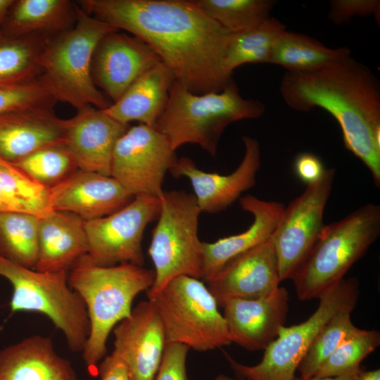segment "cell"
I'll return each mask as SVG.
<instances>
[{
	"label": "cell",
	"instance_id": "6da1fadb",
	"mask_svg": "<svg viewBox=\"0 0 380 380\" xmlns=\"http://www.w3.org/2000/svg\"><path fill=\"white\" fill-rule=\"evenodd\" d=\"M80 7L112 27L141 39L196 94L222 91L232 77L224 59L229 32L196 0H82Z\"/></svg>",
	"mask_w": 380,
	"mask_h": 380
},
{
	"label": "cell",
	"instance_id": "7a4b0ae2",
	"mask_svg": "<svg viewBox=\"0 0 380 380\" xmlns=\"http://www.w3.org/2000/svg\"><path fill=\"white\" fill-rule=\"evenodd\" d=\"M288 106L299 111L321 108L338 123L344 146L380 185V86L372 70L350 56L320 68L288 72L279 85Z\"/></svg>",
	"mask_w": 380,
	"mask_h": 380
},
{
	"label": "cell",
	"instance_id": "3957f363",
	"mask_svg": "<svg viewBox=\"0 0 380 380\" xmlns=\"http://www.w3.org/2000/svg\"><path fill=\"white\" fill-rule=\"evenodd\" d=\"M68 272V284L80 296L87 311L90 331L82 356L89 373L95 376L106 354L110 331L130 316L134 298L153 286L155 272L131 263L98 265L87 254Z\"/></svg>",
	"mask_w": 380,
	"mask_h": 380
},
{
	"label": "cell",
	"instance_id": "277c9868",
	"mask_svg": "<svg viewBox=\"0 0 380 380\" xmlns=\"http://www.w3.org/2000/svg\"><path fill=\"white\" fill-rule=\"evenodd\" d=\"M265 111L263 103L241 96L232 78L222 91L203 94H194L175 81L155 128L167 138L175 151L193 144L215 156L229 125L258 118Z\"/></svg>",
	"mask_w": 380,
	"mask_h": 380
},
{
	"label": "cell",
	"instance_id": "5b68a950",
	"mask_svg": "<svg viewBox=\"0 0 380 380\" xmlns=\"http://www.w3.org/2000/svg\"><path fill=\"white\" fill-rule=\"evenodd\" d=\"M77 5L75 25L45 45L39 79L56 102L67 103L77 110L89 106L104 110L111 103L93 82L91 59L99 41L108 32L119 30Z\"/></svg>",
	"mask_w": 380,
	"mask_h": 380
},
{
	"label": "cell",
	"instance_id": "8992f818",
	"mask_svg": "<svg viewBox=\"0 0 380 380\" xmlns=\"http://www.w3.org/2000/svg\"><path fill=\"white\" fill-rule=\"evenodd\" d=\"M380 234V207L367 203L324 225L293 280L298 299L319 298L338 283Z\"/></svg>",
	"mask_w": 380,
	"mask_h": 380
},
{
	"label": "cell",
	"instance_id": "52a82bcc",
	"mask_svg": "<svg viewBox=\"0 0 380 380\" xmlns=\"http://www.w3.org/2000/svg\"><path fill=\"white\" fill-rule=\"evenodd\" d=\"M201 213L193 194L164 191L148 250L155 272L148 300L177 277L203 278V241L198 234Z\"/></svg>",
	"mask_w": 380,
	"mask_h": 380
},
{
	"label": "cell",
	"instance_id": "ba28073f",
	"mask_svg": "<svg viewBox=\"0 0 380 380\" xmlns=\"http://www.w3.org/2000/svg\"><path fill=\"white\" fill-rule=\"evenodd\" d=\"M68 273L38 271L0 255V276L13 286L11 311L46 315L63 332L69 348L82 352L89 334V320L83 300L68 284Z\"/></svg>",
	"mask_w": 380,
	"mask_h": 380
},
{
	"label": "cell",
	"instance_id": "9c48e42d",
	"mask_svg": "<svg viewBox=\"0 0 380 380\" xmlns=\"http://www.w3.org/2000/svg\"><path fill=\"white\" fill-rule=\"evenodd\" d=\"M149 300L161 321L166 343H182L201 352L232 343L217 302L199 279L177 277Z\"/></svg>",
	"mask_w": 380,
	"mask_h": 380
},
{
	"label": "cell",
	"instance_id": "30bf717a",
	"mask_svg": "<svg viewBox=\"0 0 380 380\" xmlns=\"http://www.w3.org/2000/svg\"><path fill=\"white\" fill-rule=\"evenodd\" d=\"M360 294L356 278L343 279L319 298L316 310L303 322L283 327L277 337L264 350L261 361L255 365L236 362L224 352L231 368L246 380H293L296 372L314 338L337 312L353 308Z\"/></svg>",
	"mask_w": 380,
	"mask_h": 380
},
{
	"label": "cell",
	"instance_id": "8fae6325",
	"mask_svg": "<svg viewBox=\"0 0 380 380\" xmlns=\"http://www.w3.org/2000/svg\"><path fill=\"white\" fill-rule=\"evenodd\" d=\"M177 158L167 138L156 128L129 126L115 144L110 174L133 197L160 198L165 175Z\"/></svg>",
	"mask_w": 380,
	"mask_h": 380
},
{
	"label": "cell",
	"instance_id": "7c38bea8",
	"mask_svg": "<svg viewBox=\"0 0 380 380\" xmlns=\"http://www.w3.org/2000/svg\"><path fill=\"white\" fill-rule=\"evenodd\" d=\"M160 209V198L137 196L108 215L85 221L87 255L101 266L122 263L143 266L144 232L150 222L157 220Z\"/></svg>",
	"mask_w": 380,
	"mask_h": 380
},
{
	"label": "cell",
	"instance_id": "4fadbf2b",
	"mask_svg": "<svg viewBox=\"0 0 380 380\" xmlns=\"http://www.w3.org/2000/svg\"><path fill=\"white\" fill-rule=\"evenodd\" d=\"M334 175V168L326 169L319 182L307 185L299 196L284 207L271 236L281 281L292 277L319 236Z\"/></svg>",
	"mask_w": 380,
	"mask_h": 380
},
{
	"label": "cell",
	"instance_id": "5bb4252c",
	"mask_svg": "<svg viewBox=\"0 0 380 380\" xmlns=\"http://www.w3.org/2000/svg\"><path fill=\"white\" fill-rule=\"evenodd\" d=\"M160 62L158 55L143 40L115 30L105 34L94 49L91 77L95 86L114 103L141 75Z\"/></svg>",
	"mask_w": 380,
	"mask_h": 380
},
{
	"label": "cell",
	"instance_id": "9a60e30c",
	"mask_svg": "<svg viewBox=\"0 0 380 380\" xmlns=\"http://www.w3.org/2000/svg\"><path fill=\"white\" fill-rule=\"evenodd\" d=\"M243 158L237 168L226 175L200 170L188 157L177 158L169 172L175 178L189 179L201 213H216L227 209L256 183L261 153L258 140L243 136Z\"/></svg>",
	"mask_w": 380,
	"mask_h": 380
},
{
	"label": "cell",
	"instance_id": "2e32d148",
	"mask_svg": "<svg viewBox=\"0 0 380 380\" xmlns=\"http://www.w3.org/2000/svg\"><path fill=\"white\" fill-rule=\"evenodd\" d=\"M113 331L112 354L125 363L131 380H153L166 344L153 303L149 300L139 303Z\"/></svg>",
	"mask_w": 380,
	"mask_h": 380
},
{
	"label": "cell",
	"instance_id": "e0dca14e",
	"mask_svg": "<svg viewBox=\"0 0 380 380\" xmlns=\"http://www.w3.org/2000/svg\"><path fill=\"white\" fill-rule=\"evenodd\" d=\"M282 281L278 258L271 237L236 256L212 279L208 289L218 305L229 298L266 297Z\"/></svg>",
	"mask_w": 380,
	"mask_h": 380
},
{
	"label": "cell",
	"instance_id": "ac0fdd59",
	"mask_svg": "<svg viewBox=\"0 0 380 380\" xmlns=\"http://www.w3.org/2000/svg\"><path fill=\"white\" fill-rule=\"evenodd\" d=\"M289 302V292L281 286L261 298L224 300L220 306L232 343L248 350H265L285 326Z\"/></svg>",
	"mask_w": 380,
	"mask_h": 380
},
{
	"label": "cell",
	"instance_id": "d6986e66",
	"mask_svg": "<svg viewBox=\"0 0 380 380\" xmlns=\"http://www.w3.org/2000/svg\"><path fill=\"white\" fill-rule=\"evenodd\" d=\"M129 127L103 110L89 106L65 120L63 142L80 170L110 176L114 147Z\"/></svg>",
	"mask_w": 380,
	"mask_h": 380
},
{
	"label": "cell",
	"instance_id": "ffe728a7",
	"mask_svg": "<svg viewBox=\"0 0 380 380\" xmlns=\"http://www.w3.org/2000/svg\"><path fill=\"white\" fill-rule=\"evenodd\" d=\"M50 193L53 210L72 213L84 221L108 215L134 198L111 176L80 169Z\"/></svg>",
	"mask_w": 380,
	"mask_h": 380
},
{
	"label": "cell",
	"instance_id": "44dd1931",
	"mask_svg": "<svg viewBox=\"0 0 380 380\" xmlns=\"http://www.w3.org/2000/svg\"><path fill=\"white\" fill-rule=\"evenodd\" d=\"M241 208L253 220L244 232L208 243L203 242V278L208 281L230 260L269 239L284 209V204L247 195L239 198Z\"/></svg>",
	"mask_w": 380,
	"mask_h": 380
},
{
	"label": "cell",
	"instance_id": "7402d4cb",
	"mask_svg": "<svg viewBox=\"0 0 380 380\" xmlns=\"http://www.w3.org/2000/svg\"><path fill=\"white\" fill-rule=\"evenodd\" d=\"M65 120L53 108H30L0 114V158L15 163L33 152L63 142Z\"/></svg>",
	"mask_w": 380,
	"mask_h": 380
},
{
	"label": "cell",
	"instance_id": "603a6c76",
	"mask_svg": "<svg viewBox=\"0 0 380 380\" xmlns=\"http://www.w3.org/2000/svg\"><path fill=\"white\" fill-rule=\"evenodd\" d=\"M84 222L75 214L59 210L41 218L34 270L68 272L75 262L88 253Z\"/></svg>",
	"mask_w": 380,
	"mask_h": 380
},
{
	"label": "cell",
	"instance_id": "cb8c5ba5",
	"mask_svg": "<svg viewBox=\"0 0 380 380\" xmlns=\"http://www.w3.org/2000/svg\"><path fill=\"white\" fill-rule=\"evenodd\" d=\"M0 380H77V375L51 338L33 335L0 351Z\"/></svg>",
	"mask_w": 380,
	"mask_h": 380
},
{
	"label": "cell",
	"instance_id": "d4e9b609",
	"mask_svg": "<svg viewBox=\"0 0 380 380\" xmlns=\"http://www.w3.org/2000/svg\"><path fill=\"white\" fill-rule=\"evenodd\" d=\"M175 81L171 70L161 61L141 75L117 101L103 110L125 125L137 121L155 127Z\"/></svg>",
	"mask_w": 380,
	"mask_h": 380
},
{
	"label": "cell",
	"instance_id": "484cf974",
	"mask_svg": "<svg viewBox=\"0 0 380 380\" xmlns=\"http://www.w3.org/2000/svg\"><path fill=\"white\" fill-rule=\"evenodd\" d=\"M76 1L14 0L0 32L10 36L37 34L49 39L71 29L77 20Z\"/></svg>",
	"mask_w": 380,
	"mask_h": 380
},
{
	"label": "cell",
	"instance_id": "4316f807",
	"mask_svg": "<svg viewBox=\"0 0 380 380\" xmlns=\"http://www.w3.org/2000/svg\"><path fill=\"white\" fill-rule=\"evenodd\" d=\"M53 211L50 188L13 163L0 160V213H21L42 218Z\"/></svg>",
	"mask_w": 380,
	"mask_h": 380
},
{
	"label": "cell",
	"instance_id": "83f0119b",
	"mask_svg": "<svg viewBox=\"0 0 380 380\" xmlns=\"http://www.w3.org/2000/svg\"><path fill=\"white\" fill-rule=\"evenodd\" d=\"M350 54V49H331L308 35L283 31L274 42L268 63L284 67L288 72L312 70Z\"/></svg>",
	"mask_w": 380,
	"mask_h": 380
},
{
	"label": "cell",
	"instance_id": "f1b7e54d",
	"mask_svg": "<svg viewBox=\"0 0 380 380\" xmlns=\"http://www.w3.org/2000/svg\"><path fill=\"white\" fill-rule=\"evenodd\" d=\"M49 40L37 34L10 36L0 32V87L39 78L41 56Z\"/></svg>",
	"mask_w": 380,
	"mask_h": 380
},
{
	"label": "cell",
	"instance_id": "f546056e",
	"mask_svg": "<svg viewBox=\"0 0 380 380\" xmlns=\"http://www.w3.org/2000/svg\"><path fill=\"white\" fill-rule=\"evenodd\" d=\"M286 26L270 17L258 27L243 32L229 34L224 68L232 77L235 68L246 63H268L272 46Z\"/></svg>",
	"mask_w": 380,
	"mask_h": 380
},
{
	"label": "cell",
	"instance_id": "4dcf8cb0",
	"mask_svg": "<svg viewBox=\"0 0 380 380\" xmlns=\"http://www.w3.org/2000/svg\"><path fill=\"white\" fill-rule=\"evenodd\" d=\"M41 218L21 213H0V255L34 269Z\"/></svg>",
	"mask_w": 380,
	"mask_h": 380
},
{
	"label": "cell",
	"instance_id": "1f68e13d",
	"mask_svg": "<svg viewBox=\"0 0 380 380\" xmlns=\"http://www.w3.org/2000/svg\"><path fill=\"white\" fill-rule=\"evenodd\" d=\"M200 8L230 34L248 31L267 20L275 1L196 0Z\"/></svg>",
	"mask_w": 380,
	"mask_h": 380
},
{
	"label": "cell",
	"instance_id": "d6a6232c",
	"mask_svg": "<svg viewBox=\"0 0 380 380\" xmlns=\"http://www.w3.org/2000/svg\"><path fill=\"white\" fill-rule=\"evenodd\" d=\"M11 163L49 188L58 184L79 170L64 142L45 146Z\"/></svg>",
	"mask_w": 380,
	"mask_h": 380
},
{
	"label": "cell",
	"instance_id": "836d02e7",
	"mask_svg": "<svg viewBox=\"0 0 380 380\" xmlns=\"http://www.w3.org/2000/svg\"><path fill=\"white\" fill-rule=\"evenodd\" d=\"M353 309L346 308L339 310L319 331L298 367L300 378L307 379L314 376L336 348L357 330L351 319Z\"/></svg>",
	"mask_w": 380,
	"mask_h": 380
},
{
	"label": "cell",
	"instance_id": "e575fe53",
	"mask_svg": "<svg viewBox=\"0 0 380 380\" xmlns=\"http://www.w3.org/2000/svg\"><path fill=\"white\" fill-rule=\"evenodd\" d=\"M379 345V331L357 329L327 358L314 376L334 377L359 369L361 362Z\"/></svg>",
	"mask_w": 380,
	"mask_h": 380
},
{
	"label": "cell",
	"instance_id": "d590c367",
	"mask_svg": "<svg viewBox=\"0 0 380 380\" xmlns=\"http://www.w3.org/2000/svg\"><path fill=\"white\" fill-rule=\"evenodd\" d=\"M56 102L39 78L0 87V114L30 108H53Z\"/></svg>",
	"mask_w": 380,
	"mask_h": 380
},
{
	"label": "cell",
	"instance_id": "8d00e7d4",
	"mask_svg": "<svg viewBox=\"0 0 380 380\" xmlns=\"http://www.w3.org/2000/svg\"><path fill=\"white\" fill-rule=\"evenodd\" d=\"M190 348L179 343H166L153 380H188L186 357Z\"/></svg>",
	"mask_w": 380,
	"mask_h": 380
},
{
	"label": "cell",
	"instance_id": "74e56055",
	"mask_svg": "<svg viewBox=\"0 0 380 380\" xmlns=\"http://www.w3.org/2000/svg\"><path fill=\"white\" fill-rule=\"evenodd\" d=\"M374 15L380 20V1L378 0H332L328 16L336 24L349 21L353 17Z\"/></svg>",
	"mask_w": 380,
	"mask_h": 380
},
{
	"label": "cell",
	"instance_id": "f35d334b",
	"mask_svg": "<svg viewBox=\"0 0 380 380\" xmlns=\"http://www.w3.org/2000/svg\"><path fill=\"white\" fill-rule=\"evenodd\" d=\"M293 170L297 177L306 186L319 182L326 171L320 158L311 153L298 154L293 162Z\"/></svg>",
	"mask_w": 380,
	"mask_h": 380
},
{
	"label": "cell",
	"instance_id": "ab89813d",
	"mask_svg": "<svg viewBox=\"0 0 380 380\" xmlns=\"http://www.w3.org/2000/svg\"><path fill=\"white\" fill-rule=\"evenodd\" d=\"M98 374L101 380H131L125 363L112 353L99 365Z\"/></svg>",
	"mask_w": 380,
	"mask_h": 380
},
{
	"label": "cell",
	"instance_id": "60d3db41",
	"mask_svg": "<svg viewBox=\"0 0 380 380\" xmlns=\"http://www.w3.org/2000/svg\"><path fill=\"white\" fill-rule=\"evenodd\" d=\"M360 370V369H357V370H353L346 374L337 376H334V377L318 378V377L312 376L307 379H303L300 377L296 376L293 380H354Z\"/></svg>",
	"mask_w": 380,
	"mask_h": 380
},
{
	"label": "cell",
	"instance_id": "b9f144b4",
	"mask_svg": "<svg viewBox=\"0 0 380 380\" xmlns=\"http://www.w3.org/2000/svg\"><path fill=\"white\" fill-rule=\"evenodd\" d=\"M354 380H380V369L362 371L357 373Z\"/></svg>",
	"mask_w": 380,
	"mask_h": 380
},
{
	"label": "cell",
	"instance_id": "7bdbcfd3",
	"mask_svg": "<svg viewBox=\"0 0 380 380\" xmlns=\"http://www.w3.org/2000/svg\"><path fill=\"white\" fill-rule=\"evenodd\" d=\"M14 0H0V27L6 19L7 13Z\"/></svg>",
	"mask_w": 380,
	"mask_h": 380
},
{
	"label": "cell",
	"instance_id": "ee69618b",
	"mask_svg": "<svg viewBox=\"0 0 380 380\" xmlns=\"http://www.w3.org/2000/svg\"><path fill=\"white\" fill-rule=\"evenodd\" d=\"M215 380H235L228 376L224 374H219L216 376Z\"/></svg>",
	"mask_w": 380,
	"mask_h": 380
},
{
	"label": "cell",
	"instance_id": "f6af8a7d",
	"mask_svg": "<svg viewBox=\"0 0 380 380\" xmlns=\"http://www.w3.org/2000/svg\"><path fill=\"white\" fill-rule=\"evenodd\" d=\"M1 159H2V158H0V160H1Z\"/></svg>",
	"mask_w": 380,
	"mask_h": 380
}]
</instances>
